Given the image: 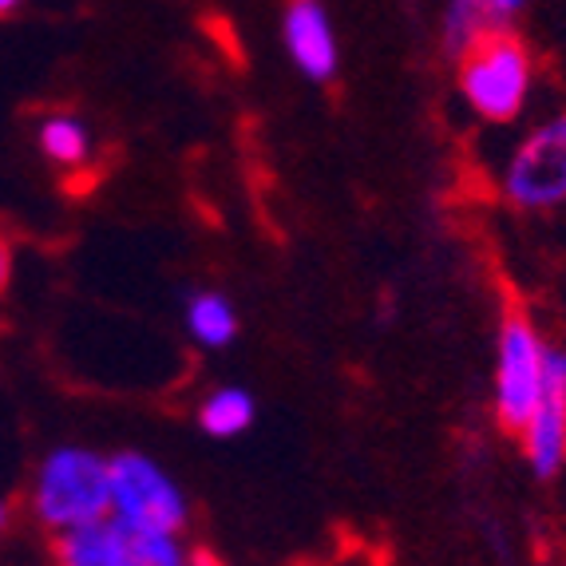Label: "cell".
Wrapping results in <instances>:
<instances>
[{
  "label": "cell",
  "mask_w": 566,
  "mask_h": 566,
  "mask_svg": "<svg viewBox=\"0 0 566 566\" xmlns=\"http://www.w3.org/2000/svg\"><path fill=\"white\" fill-rule=\"evenodd\" d=\"M182 322L187 333L207 349H227L230 340L238 337V310L227 293L214 290H195L187 293V305H182Z\"/></svg>",
  "instance_id": "9"
},
{
  "label": "cell",
  "mask_w": 566,
  "mask_h": 566,
  "mask_svg": "<svg viewBox=\"0 0 566 566\" xmlns=\"http://www.w3.org/2000/svg\"><path fill=\"white\" fill-rule=\"evenodd\" d=\"M488 9L491 20H495V29H511L520 20V12L527 9V0H488Z\"/></svg>",
  "instance_id": "13"
},
{
  "label": "cell",
  "mask_w": 566,
  "mask_h": 566,
  "mask_svg": "<svg viewBox=\"0 0 566 566\" xmlns=\"http://www.w3.org/2000/svg\"><path fill=\"white\" fill-rule=\"evenodd\" d=\"M12 9H20V0H0V17H4V12H12Z\"/></svg>",
  "instance_id": "17"
},
{
  "label": "cell",
  "mask_w": 566,
  "mask_h": 566,
  "mask_svg": "<svg viewBox=\"0 0 566 566\" xmlns=\"http://www.w3.org/2000/svg\"><path fill=\"white\" fill-rule=\"evenodd\" d=\"M460 95L480 119L515 123L531 99L535 60L511 29H495L460 60Z\"/></svg>",
  "instance_id": "2"
},
{
  "label": "cell",
  "mask_w": 566,
  "mask_h": 566,
  "mask_svg": "<svg viewBox=\"0 0 566 566\" xmlns=\"http://www.w3.org/2000/svg\"><path fill=\"white\" fill-rule=\"evenodd\" d=\"M4 527H9V503L0 500V531H4Z\"/></svg>",
  "instance_id": "16"
},
{
  "label": "cell",
  "mask_w": 566,
  "mask_h": 566,
  "mask_svg": "<svg viewBox=\"0 0 566 566\" xmlns=\"http://www.w3.org/2000/svg\"><path fill=\"white\" fill-rule=\"evenodd\" d=\"M543 349L547 340L538 337L531 313L520 302H507L495 340V385H491L495 420L503 432L520 436L543 400Z\"/></svg>",
  "instance_id": "4"
},
{
  "label": "cell",
  "mask_w": 566,
  "mask_h": 566,
  "mask_svg": "<svg viewBox=\"0 0 566 566\" xmlns=\"http://www.w3.org/2000/svg\"><path fill=\"white\" fill-rule=\"evenodd\" d=\"M32 511L44 527L76 531L112 515L107 495V455L84 444H60L36 463L32 475Z\"/></svg>",
  "instance_id": "1"
},
{
  "label": "cell",
  "mask_w": 566,
  "mask_h": 566,
  "mask_svg": "<svg viewBox=\"0 0 566 566\" xmlns=\"http://www.w3.org/2000/svg\"><path fill=\"white\" fill-rule=\"evenodd\" d=\"M503 195L515 210L531 214L566 207V112L551 115L520 143L503 175Z\"/></svg>",
  "instance_id": "6"
},
{
  "label": "cell",
  "mask_w": 566,
  "mask_h": 566,
  "mask_svg": "<svg viewBox=\"0 0 566 566\" xmlns=\"http://www.w3.org/2000/svg\"><path fill=\"white\" fill-rule=\"evenodd\" d=\"M60 566H187L190 551L182 535H151L132 523L104 515L76 531L56 535Z\"/></svg>",
  "instance_id": "5"
},
{
  "label": "cell",
  "mask_w": 566,
  "mask_h": 566,
  "mask_svg": "<svg viewBox=\"0 0 566 566\" xmlns=\"http://www.w3.org/2000/svg\"><path fill=\"white\" fill-rule=\"evenodd\" d=\"M107 495L115 520L151 535H182L190 523V503L175 475L143 452L107 455Z\"/></svg>",
  "instance_id": "3"
},
{
  "label": "cell",
  "mask_w": 566,
  "mask_h": 566,
  "mask_svg": "<svg viewBox=\"0 0 566 566\" xmlns=\"http://www.w3.org/2000/svg\"><path fill=\"white\" fill-rule=\"evenodd\" d=\"M523 455L538 480H555L566 463V349H543V400L520 432Z\"/></svg>",
  "instance_id": "7"
},
{
  "label": "cell",
  "mask_w": 566,
  "mask_h": 566,
  "mask_svg": "<svg viewBox=\"0 0 566 566\" xmlns=\"http://www.w3.org/2000/svg\"><path fill=\"white\" fill-rule=\"evenodd\" d=\"M40 151L56 167H80L92 155V132L80 115H48L40 123Z\"/></svg>",
  "instance_id": "11"
},
{
  "label": "cell",
  "mask_w": 566,
  "mask_h": 566,
  "mask_svg": "<svg viewBox=\"0 0 566 566\" xmlns=\"http://www.w3.org/2000/svg\"><path fill=\"white\" fill-rule=\"evenodd\" d=\"M9 282H12V245L0 238V293L9 290Z\"/></svg>",
  "instance_id": "14"
},
{
  "label": "cell",
  "mask_w": 566,
  "mask_h": 566,
  "mask_svg": "<svg viewBox=\"0 0 566 566\" xmlns=\"http://www.w3.org/2000/svg\"><path fill=\"white\" fill-rule=\"evenodd\" d=\"M258 416V405L254 397L238 385H227V388H214L207 400L199 405V428L214 440H234L242 436L245 428L254 424Z\"/></svg>",
  "instance_id": "10"
},
{
  "label": "cell",
  "mask_w": 566,
  "mask_h": 566,
  "mask_svg": "<svg viewBox=\"0 0 566 566\" xmlns=\"http://www.w3.org/2000/svg\"><path fill=\"white\" fill-rule=\"evenodd\" d=\"M488 32H495L488 0H448L444 4V52L452 60L480 44Z\"/></svg>",
  "instance_id": "12"
},
{
  "label": "cell",
  "mask_w": 566,
  "mask_h": 566,
  "mask_svg": "<svg viewBox=\"0 0 566 566\" xmlns=\"http://www.w3.org/2000/svg\"><path fill=\"white\" fill-rule=\"evenodd\" d=\"M282 40H285V52H290L293 67H297L310 84H329V80L337 76L340 48H337L329 9H325L322 0H285Z\"/></svg>",
  "instance_id": "8"
},
{
  "label": "cell",
  "mask_w": 566,
  "mask_h": 566,
  "mask_svg": "<svg viewBox=\"0 0 566 566\" xmlns=\"http://www.w3.org/2000/svg\"><path fill=\"white\" fill-rule=\"evenodd\" d=\"M187 566H227V563H218L214 555H210V551H195V555H190V563Z\"/></svg>",
  "instance_id": "15"
}]
</instances>
